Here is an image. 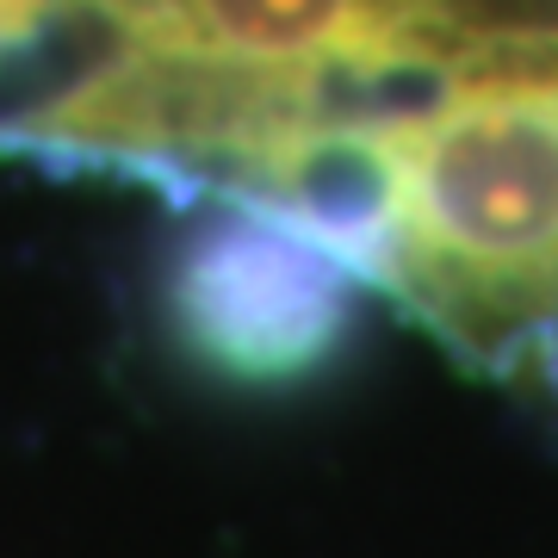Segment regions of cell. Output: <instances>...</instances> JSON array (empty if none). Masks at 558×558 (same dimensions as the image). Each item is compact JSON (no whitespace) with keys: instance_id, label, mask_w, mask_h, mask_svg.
Listing matches in <instances>:
<instances>
[{"instance_id":"cell-2","label":"cell","mask_w":558,"mask_h":558,"mask_svg":"<svg viewBox=\"0 0 558 558\" xmlns=\"http://www.w3.org/2000/svg\"><path fill=\"white\" fill-rule=\"evenodd\" d=\"M143 50L223 62H317L360 50H484L553 7L502 0H81Z\"/></svg>"},{"instance_id":"cell-1","label":"cell","mask_w":558,"mask_h":558,"mask_svg":"<svg viewBox=\"0 0 558 558\" xmlns=\"http://www.w3.org/2000/svg\"><path fill=\"white\" fill-rule=\"evenodd\" d=\"M218 211L186 230L168 267V317L180 348L248 391L323 373L354 329L360 279L329 248L260 205L218 193Z\"/></svg>"},{"instance_id":"cell-3","label":"cell","mask_w":558,"mask_h":558,"mask_svg":"<svg viewBox=\"0 0 558 558\" xmlns=\"http://www.w3.org/2000/svg\"><path fill=\"white\" fill-rule=\"evenodd\" d=\"M57 0H0V50H20L50 25Z\"/></svg>"}]
</instances>
